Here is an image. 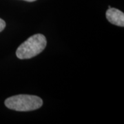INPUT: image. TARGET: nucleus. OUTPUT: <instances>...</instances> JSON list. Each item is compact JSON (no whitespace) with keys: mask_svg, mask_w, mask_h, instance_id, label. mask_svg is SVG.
<instances>
[{"mask_svg":"<svg viewBox=\"0 0 124 124\" xmlns=\"http://www.w3.org/2000/svg\"><path fill=\"white\" fill-rule=\"evenodd\" d=\"M107 19L111 23L118 26H124V13L121 10L115 8H110L106 11Z\"/></svg>","mask_w":124,"mask_h":124,"instance_id":"3","label":"nucleus"},{"mask_svg":"<svg viewBox=\"0 0 124 124\" xmlns=\"http://www.w3.org/2000/svg\"><path fill=\"white\" fill-rule=\"evenodd\" d=\"M47 41L44 35L41 34L34 35L18 47L16 55L20 59L34 57L44 50Z\"/></svg>","mask_w":124,"mask_h":124,"instance_id":"1","label":"nucleus"},{"mask_svg":"<svg viewBox=\"0 0 124 124\" xmlns=\"http://www.w3.org/2000/svg\"><path fill=\"white\" fill-rule=\"evenodd\" d=\"M23 1H29V2H32V1H35L36 0H23Z\"/></svg>","mask_w":124,"mask_h":124,"instance_id":"5","label":"nucleus"},{"mask_svg":"<svg viewBox=\"0 0 124 124\" xmlns=\"http://www.w3.org/2000/svg\"><path fill=\"white\" fill-rule=\"evenodd\" d=\"M8 108L19 112L35 110L43 105L42 99L35 95L19 94L8 98L5 101Z\"/></svg>","mask_w":124,"mask_h":124,"instance_id":"2","label":"nucleus"},{"mask_svg":"<svg viewBox=\"0 0 124 124\" xmlns=\"http://www.w3.org/2000/svg\"><path fill=\"white\" fill-rule=\"evenodd\" d=\"M5 27H6V22H4V20L0 18V32L3 31Z\"/></svg>","mask_w":124,"mask_h":124,"instance_id":"4","label":"nucleus"}]
</instances>
